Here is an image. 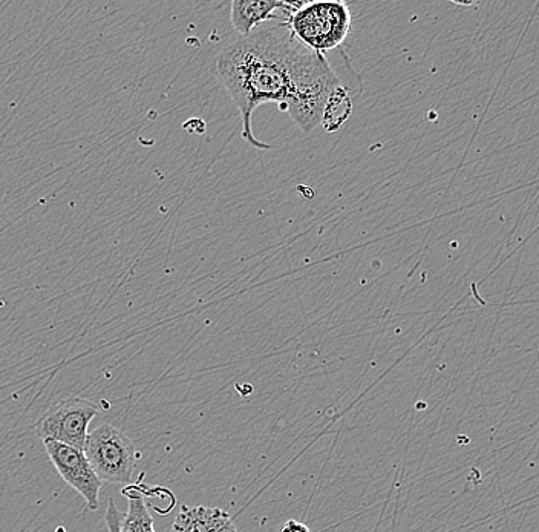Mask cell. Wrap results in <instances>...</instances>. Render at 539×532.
Returning <instances> with one entry per match:
<instances>
[{
	"label": "cell",
	"instance_id": "30bf717a",
	"mask_svg": "<svg viewBox=\"0 0 539 532\" xmlns=\"http://www.w3.org/2000/svg\"><path fill=\"white\" fill-rule=\"evenodd\" d=\"M281 532H310V528L298 520H288L282 525Z\"/></svg>",
	"mask_w": 539,
	"mask_h": 532
},
{
	"label": "cell",
	"instance_id": "52a82bcc",
	"mask_svg": "<svg viewBox=\"0 0 539 532\" xmlns=\"http://www.w3.org/2000/svg\"><path fill=\"white\" fill-rule=\"evenodd\" d=\"M229 522V513L219 508L183 505L170 532H219Z\"/></svg>",
	"mask_w": 539,
	"mask_h": 532
},
{
	"label": "cell",
	"instance_id": "7c38bea8",
	"mask_svg": "<svg viewBox=\"0 0 539 532\" xmlns=\"http://www.w3.org/2000/svg\"><path fill=\"white\" fill-rule=\"evenodd\" d=\"M112 532H121V531H112Z\"/></svg>",
	"mask_w": 539,
	"mask_h": 532
},
{
	"label": "cell",
	"instance_id": "277c9868",
	"mask_svg": "<svg viewBox=\"0 0 539 532\" xmlns=\"http://www.w3.org/2000/svg\"><path fill=\"white\" fill-rule=\"evenodd\" d=\"M97 414V405L88 399H65L49 408L48 413L37 424V434L43 442H59L83 451L89 434V424Z\"/></svg>",
	"mask_w": 539,
	"mask_h": 532
},
{
	"label": "cell",
	"instance_id": "7a4b0ae2",
	"mask_svg": "<svg viewBox=\"0 0 539 532\" xmlns=\"http://www.w3.org/2000/svg\"><path fill=\"white\" fill-rule=\"evenodd\" d=\"M351 10L345 2H302L288 16L287 25L294 39L313 51L327 57L347 40L351 30Z\"/></svg>",
	"mask_w": 539,
	"mask_h": 532
},
{
	"label": "cell",
	"instance_id": "9c48e42d",
	"mask_svg": "<svg viewBox=\"0 0 539 532\" xmlns=\"http://www.w3.org/2000/svg\"><path fill=\"white\" fill-rule=\"evenodd\" d=\"M128 496V513L123 514L120 523L121 532H157L154 528V519L147 510L146 503L140 494H126Z\"/></svg>",
	"mask_w": 539,
	"mask_h": 532
},
{
	"label": "cell",
	"instance_id": "5b68a950",
	"mask_svg": "<svg viewBox=\"0 0 539 532\" xmlns=\"http://www.w3.org/2000/svg\"><path fill=\"white\" fill-rule=\"evenodd\" d=\"M43 444L57 473L86 500L91 510H97L98 494L102 490L103 482L92 470L85 453L59 442L46 441Z\"/></svg>",
	"mask_w": 539,
	"mask_h": 532
},
{
	"label": "cell",
	"instance_id": "6da1fadb",
	"mask_svg": "<svg viewBox=\"0 0 539 532\" xmlns=\"http://www.w3.org/2000/svg\"><path fill=\"white\" fill-rule=\"evenodd\" d=\"M215 76L238 106L242 138L256 149H272L253 134V112L276 103L302 132L319 126L328 97L342 86L327 57L305 48L285 23L236 37L215 59Z\"/></svg>",
	"mask_w": 539,
	"mask_h": 532
},
{
	"label": "cell",
	"instance_id": "ba28073f",
	"mask_svg": "<svg viewBox=\"0 0 539 532\" xmlns=\"http://www.w3.org/2000/svg\"><path fill=\"white\" fill-rule=\"evenodd\" d=\"M353 108L354 102L347 86H339V88L334 89L333 94L328 97L327 103H325L321 125L324 126L325 131L334 134L350 119Z\"/></svg>",
	"mask_w": 539,
	"mask_h": 532
},
{
	"label": "cell",
	"instance_id": "8992f818",
	"mask_svg": "<svg viewBox=\"0 0 539 532\" xmlns=\"http://www.w3.org/2000/svg\"><path fill=\"white\" fill-rule=\"evenodd\" d=\"M302 2H281V0H235L232 4L233 28L239 37L250 36L261 23L268 20H281V23L287 22L288 16L278 14V11L284 13H293Z\"/></svg>",
	"mask_w": 539,
	"mask_h": 532
},
{
	"label": "cell",
	"instance_id": "8fae6325",
	"mask_svg": "<svg viewBox=\"0 0 539 532\" xmlns=\"http://www.w3.org/2000/svg\"><path fill=\"white\" fill-rule=\"evenodd\" d=\"M219 532H238V529H236L235 523L229 522L226 526H224L223 529Z\"/></svg>",
	"mask_w": 539,
	"mask_h": 532
},
{
	"label": "cell",
	"instance_id": "3957f363",
	"mask_svg": "<svg viewBox=\"0 0 539 532\" xmlns=\"http://www.w3.org/2000/svg\"><path fill=\"white\" fill-rule=\"evenodd\" d=\"M83 453L102 482L131 483L138 451L134 442L114 425L103 424L89 433Z\"/></svg>",
	"mask_w": 539,
	"mask_h": 532
}]
</instances>
